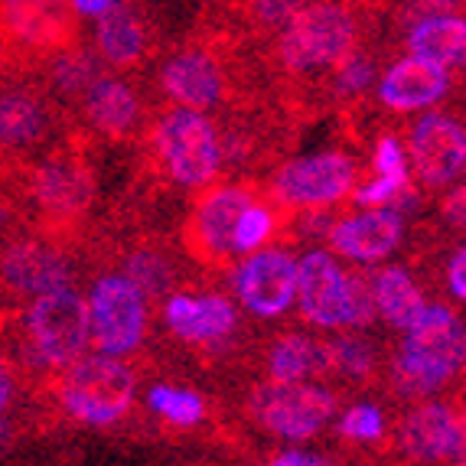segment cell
I'll return each instance as SVG.
<instances>
[{"mask_svg": "<svg viewBox=\"0 0 466 466\" xmlns=\"http://www.w3.org/2000/svg\"><path fill=\"white\" fill-rule=\"evenodd\" d=\"M401 333L404 342L395 356V385L404 395H434L463 369L466 333L451 307L424 303V310Z\"/></svg>", "mask_w": 466, "mask_h": 466, "instance_id": "cell-1", "label": "cell"}, {"mask_svg": "<svg viewBox=\"0 0 466 466\" xmlns=\"http://www.w3.org/2000/svg\"><path fill=\"white\" fill-rule=\"evenodd\" d=\"M134 381L131 366H125L117 356H82L72 359L59 381V401H63L66 414L78 424L88 428H111L131 411Z\"/></svg>", "mask_w": 466, "mask_h": 466, "instance_id": "cell-2", "label": "cell"}, {"mask_svg": "<svg viewBox=\"0 0 466 466\" xmlns=\"http://www.w3.org/2000/svg\"><path fill=\"white\" fill-rule=\"evenodd\" d=\"M352 43H356V24L350 10L333 0H319V4H303L284 24L278 53L290 72H317L350 56Z\"/></svg>", "mask_w": 466, "mask_h": 466, "instance_id": "cell-3", "label": "cell"}, {"mask_svg": "<svg viewBox=\"0 0 466 466\" xmlns=\"http://www.w3.org/2000/svg\"><path fill=\"white\" fill-rule=\"evenodd\" d=\"M154 144L160 164L167 167L179 187H209L222 170V140L202 111L177 108L164 115L154 127Z\"/></svg>", "mask_w": 466, "mask_h": 466, "instance_id": "cell-4", "label": "cell"}, {"mask_svg": "<svg viewBox=\"0 0 466 466\" xmlns=\"http://www.w3.org/2000/svg\"><path fill=\"white\" fill-rule=\"evenodd\" d=\"M26 342L39 366L66 369L88 346V307L86 297L66 288L36 294L26 310Z\"/></svg>", "mask_w": 466, "mask_h": 466, "instance_id": "cell-5", "label": "cell"}, {"mask_svg": "<svg viewBox=\"0 0 466 466\" xmlns=\"http://www.w3.org/2000/svg\"><path fill=\"white\" fill-rule=\"evenodd\" d=\"M88 307V346L105 356L125 359L147 336V297L125 274L95 280Z\"/></svg>", "mask_w": 466, "mask_h": 466, "instance_id": "cell-6", "label": "cell"}, {"mask_svg": "<svg viewBox=\"0 0 466 466\" xmlns=\"http://www.w3.org/2000/svg\"><path fill=\"white\" fill-rule=\"evenodd\" d=\"M251 414L280 441L303 443L317 437L336 414L333 391L310 381H265L251 391Z\"/></svg>", "mask_w": 466, "mask_h": 466, "instance_id": "cell-7", "label": "cell"}, {"mask_svg": "<svg viewBox=\"0 0 466 466\" xmlns=\"http://www.w3.org/2000/svg\"><path fill=\"white\" fill-rule=\"evenodd\" d=\"M356 187V160L336 150L297 157L274 177V196L294 209H323Z\"/></svg>", "mask_w": 466, "mask_h": 466, "instance_id": "cell-8", "label": "cell"}, {"mask_svg": "<svg viewBox=\"0 0 466 466\" xmlns=\"http://www.w3.org/2000/svg\"><path fill=\"white\" fill-rule=\"evenodd\" d=\"M235 297L255 317H280L294 307L297 258L278 248H255L235 268Z\"/></svg>", "mask_w": 466, "mask_h": 466, "instance_id": "cell-9", "label": "cell"}, {"mask_svg": "<svg viewBox=\"0 0 466 466\" xmlns=\"http://www.w3.org/2000/svg\"><path fill=\"white\" fill-rule=\"evenodd\" d=\"M352 274L342 271L329 251H307L297 258V307L303 319L319 329L346 327V300H350Z\"/></svg>", "mask_w": 466, "mask_h": 466, "instance_id": "cell-10", "label": "cell"}, {"mask_svg": "<svg viewBox=\"0 0 466 466\" xmlns=\"http://www.w3.org/2000/svg\"><path fill=\"white\" fill-rule=\"evenodd\" d=\"M408 160L424 187H451L466 164V131L447 115H428L411 127Z\"/></svg>", "mask_w": 466, "mask_h": 466, "instance_id": "cell-11", "label": "cell"}, {"mask_svg": "<svg viewBox=\"0 0 466 466\" xmlns=\"http://www.w3.org/2000/svg\"><path fill=\"white\" fill-rule=\"evenodd\" d=\"M404 238V212L391 206H369L356 216L339 218L329 228L336 255L350 258L356 265L385 261Z\"/></svg>", "mask_w": 466, "mask_h": 466, "instance_id": "cell-12", "label": "cell"}, {"mask_svg": "<svg viewBox=\"0 0 466 466\" xmlns=\"http://www.w3.org/2000/svg\"><path fill=\"white\" fill-rule=\"evenodd\" d=\"M401 451L411 460H424V463H460L463 460L466 434L463 420L457 418L453 408L437 401L418 404L401 424Z\"/></svg>", "mask_w": 466, "mask_h": 466, "instance_id": "cell-13", "label": "cell"}, {"mask_svg": "<svg viewBox=\"0 0 466 466\" xmlns=\"http://www.w3.org/2000/svg\"><path fill=\"white\" fill-rule=\"evenodd\" d=\"M164 319L170 333L199 346H216L238 327L235 303L222 294H170L164 303Z\"/></svg>", "mask_w": 466, "mask_h": 466, "instance_id": "cell-14", "label": "cell"}, {"mask_svg": "<svg viewBox=\"0 0 466 466\" xmlns=\"http://www.w3.org/2000/svg\"><path fill=\"white\" fill-rule=\"evenodd\" d=\"M447 92H451V69L420 56L395 63L379 82L381 105H389L391 111H428L443 101Z\"/></svg>", "mask_w": 466, "mask_h": 466, "instance_id": "cell-15", "label": "cell"}, {"mask_svg": "<svg viewBox=\"0 0 466 466\" xmlns=\"http://www.w3.org/2000/svg\"><path fill=\"white\" fill-rule=\"evenodd\" d=\"M0 278L16 294H46V290L72 284L69 261L43 241H20L10 245L0 258Z\"/></svg>", "mask_w": 466, "mask_h": 466, "instance_id": "cell-16", "label": "cell"}, {"mask_svg": "<svg viewBox=\"0 0 466 466\" xmlns=\"http://www.w3.org/2000/svg\"><path fill=\"white\" fill-rule=\"evenodd\" d=\"M160 86L183 108H216L226 95V76L209 53H179L160 72Z\"/></svg>", "mask_w": 466, "mask_h": 466, "instance_id": "cell-17", "label": "cell"}, {"mask_svg": "<svg viewBox=\"0 0 466 466\" xmlns=\"http://www.w3.org/2000/svg\"><path fill=\"white\" fill-rule=\"evenodd\" d=\"M251 202L245 187H218L199 202L193 218V241L209 258L232 255V226L238 212Z\"/></svg>", "mask_w": 466, "mask_h": 466, "instance_id": "cell-18", "label": "cell"}, {"mask_svg": "<svg viewBox=\"0 0 466 466\" xmlns=\"http://www.w3.org/2000/svg\"><path fill=\"white\" fill-rule=\"evenodd\" d=\"M4 24L30 46H59L72 33L69 0H4Z\"/></svg>", "mask_w": 466, "mask_h": 466, "instance_id": "cell-19", "label": "cell"}, {"mask_svg": "<svg viewBox=\"0 0 466 466\" xmlns=\"http://www.w3.org/2000/svg\"><path fill=\"white\" fill-rule=\"evenodd\" d=\"M86 115L101 134L108 137H125L140 115V101L134 88L121 78L95 76L86 88Z\"/></svg>", "mask_w": 466, "mask_h": 466, "instance_id": "cell-20", "label": "cell"}, {"mask_svg": "<svg viewBox=\"0 0 466 466\" xmlns=\"http://www.w3.org/2000/svg\"><path fill=\"white\" fill-rule=\"evenodd\" d=\"M36 199L53 216H78L92 202V177L76 160H49L36 173Z\"/></svg>", "mask_w": 466, "mask_h": 466, "instance_id": "cell-21", "label": "cell"}, {"mask_svg": "<svg viewBox=\"0 0 466 466\" xmlns=\"http://www.w3.org/2000/svg\"><path fill=\"white\" fill-rule=\"evenodd\" d=\"M408 46L411 56L431 59V63L451 69V66H463L466 59V24L463 16L453 14H431L411 26L408 33Z\"/></svg>", "mask_w": 466, "mask_h": 466, "instance_id": "cell-22", "label": "cell"}, {"mask_svg": "<svg viewBox=\"0 0 466 466\" xmlns=\"http://www.w3.org/2000/svg\"><path fill=\"white\" fill-rule=\"evenodd\" d=\"M375 300V317H381L385 323H391L395 329H404L424 310V294L414 284V278L404 268H381L369 284Z\"/></svg>", "mask_w": 466, "mask_h": 466, "instance_id": "cell-23", "label": "cell"}, {"mask_svg": "<svg viewBox=\"0 0 466 466\" xmlns=\"http://www.w3.org/2000/svg\"><path fill=\"white\" fill-rule=\"evenodd\" d=\"M329 369V346L313 336H280L268 352V372L278 381H307Z\"/></svg>", "mask_w": 466, "mask_h": 466, "instance_id": "cell-24", "label": "cell"}, {"mask_svg": "<svg viewBox=\"0 0 466 466\" xmlns=\"http://www.w3.org/2000/svg\"><path fill=\"white\" fill-rule=\"evenodd\" d=\"M98 20V49L111 66H131L144 56V26L125 4H111Z\"/></svg>", "mask_w": 466, "mask_h": 466, "instance_id": "cell-25", "label": "cell"}, {"mask_svg": "<svg viewBox=\"0 0 466 466\" xmlns=\"http://www.w3.org/2000/svg\"><path fill=\"white\" fill-rule=\"evenodd\" d=\"M46 134V111L20 92H0V147H30Z\"/></svg>", "mask_w": 466, "mask_h": 466, "instance_id": "cell-26", "label": "cell"}, {"mask_svg": "<svg viewBox=\"0 0 466 466\" xmlns=\"http://www.w3.org/2000/svg\"><path fill=\"white\" fill-rule=\"evenodd\" d=\"M147 404L157 418L170 420L177 428H196L206 414V401L196 391L177 389V385H154L147 391Z\"/></svg>", "mask_w": 466, "mask_h": 466, "instance_id": "cell-27", "label": "cell"}, {"mask_svg": "<svg viewBox=\"0 0 466 466\" xmlns=\"http://www.w3.org/2000/svg\"><path fill=\"white\" fill-rule=\"evenodd\" d=\"M274 235V212L268 206H258L255 199L238 212L232 226V251L248 255L255 248H265Z\"/></svg>", "mask_w": 466, "mask_h": 466, "instance_id": "cell-28", "label": "cell"}, {"mask_svg": "<svg viewBox=\"0 0 466 466\" xmlns=\"http://www.w3.org/2000/svg\"><path fill=\"white\" fill-rule=\"evenodd\" d=\"M329 369H339L346 379H369L375 372V350L362 336H342L329 346Z\"/></svg>", "mask_w": 466, "mask_h": 466, "instance_id": "cell-29", "label": "cell"}, {"mask_svg": "<svg viewBox=\"0 0 466 466\" xmlns=\"http://www.w3.org/2000/svg\"><path fill=\"white\" fill-rule=\"evenodd\" d=\"M125 278H131L144 297H160L170 288V265L154 251H137V255L127 258Z\"/></svg>", "mask_w": 466, "mask_h": 466, "instance_id": "cell-30", "label": "cell"}, {"mask_svg": "<svg viewBox=\"0 0 466 466\" xmlns=\"http://www.w3.org/2000/svg\"><path fill=\"white\" fill-rule=\"evenodd\" d=\"M339 434L359 443H372L385 434V414L375 404H352L339 418Z\"/></svg>", "mask_w": 466, "mask_h": 466, "instance_id": "cell-31", "label": "cell"}, {"mask_svg": "<svg viewBox=\"0 0 466 466\" xmlns=\"http://www.w3.org/2000/svg\"><path fill=\"white\" fill-rule=\"evenodd\" d=\"M375 170L379 177H391L398 183H408L411 177V160H408V150L398 137L385 134V137L375 144Z\"/></svg>", "mask_w": 466, "mask_h": 466, "instance_id": "cell-32", "label": "cell"}, {"mask_svg": "<svg viewBox=\"0 0 466 466\" xmlns=\"http://www.w3.org/2000/svg\"><path fill=\"white\" fill-rule=\"evenodd\" d=\"M372 82H375V66L369 63L366 56L350 53L336 63V86H339V92L359 95V92H366Z\"/></svg>", "mask_w": 466, "mask_h": 466, "instance_id": "cell-33", "label": "cell"}, {"mask_svg": "<svg viewBox=\"0 0 466 466\" xmlns=\"http://www.w3.org/2000/svg\"><path fill=\"white\" fill-rule=\"evenodd\" d=\"M375 319V300L372 290L362 278L352 274L350 280V300H346V329H366Z\"/></svg>", "mask_w": 466, "mask_h": 466, "instance_id": "cell-34", "label": "cell"}, {"mask_svg": "<svg viewBox=\"0 0 466 466\" xmlns=\"http://www.w3.org/2000/svg\"><path fill=\"white\" fill-rule=\"evenodd\" d=\"M95 76H98V72H95L88 56H63L59 66H56V82H59L66 92H86Z\"/></svg>", "mask_w": 466, "mask_h": 466, "instance_id": "cell-35", "label": "cell"}, {"mask_svg": "<svg viewBox=\"0 0 466 466\" xmlns=\"http://www.w3.org/2000/svg\"><path fill=\"white\" fill-rule=\"evenodd\" d=\"M404 189H408V183H398V179H391V177H375V179H369L366 187L356 189V202L362 209H369V206H391Z\"/></svg>", "mask_w": 466, "mask_h": 466, "instance_id": "cell-36", "label": "cell"}, {"mask_svg": "<svg viewBox=\"0 0 466 466\" xmlns=\"http://www.w3.org/2000/svg\"><path fill=\"white\" fill-rule=\"evenodd\" d=\"M300 7L303 0H251V10L265 26H284Z\"/></svg>", "mask_w": 466, "mask_h": 466, "instance_id": "cell-37", "label": "cell"}, {"mask_svg": "<svg viewBox=\"0 0 466 466\" xmlns=\"http://www.w3.org/2000/svg\"><path fill=\"white\" fill-rule=\"evenodd\" d=\"M447 288H451V294L457 297V300L466 297V251L463 248L453 251L451 265H447Z\"/></svg>", "mask_w": 466, "mask_h": 466, "instance_id": "cell-38", "label": "cell"}, {"mask_svg": "<svg viewBox=\"0 0 466 466\" xmlns=\"http://www.w3.org/2000/svg\"><path fill=\"white\" fill-rule=\"evenodd\" d=\"M327 460L319 453H303V451H284L274 457V466H323Z\"/></svg>", "mask_w": 466, "mask_h": 466, "instance_id": "cell-39", "label": "cell"}, {"mask_svg": "<svg viewBox=\"0 0 466 466\" xmlns=\"http://www.w3.org/2000/svg\"><path fill=\"white\" fill-rule=\"evenodd\" d=\"M16 395V381H14V372L7 369V362L0 359V414L7 411L10 401H14Z\"/></svg>", "mask_w": 466, "mask_h": 466, "instance_id": "cell-40", "label": "cell"}, {"mask_svg": "<svg viewBox=\"0 0 466 466\" xmlns=\"http://www.w3.org/2000/svg\"><path fill=\"white\" fill-rule=\"evenodd\" d=\"M115 0H69V7L76 10V14H82V16H98V14H105V10L111 7Z\"/></svg>", "mask_w": 466, "mask_h": 466, "instance_id": "cell-41", "label": "cell"}, {"mask_svg": "<svg viewBox=\"0 0 466 466\" xmlns=\"http://www.w3.org/2000/svg\"><path fill=\"white\" fill-rule=\"evenodd\" d=\"M447 218H453V222H463V189H453V212L447 209Z\"/></svg>", "mask_w": 466, "mask_h": 466, "instance_id": "cell-42", "label": "cell"}, {"mask_svg": "<svg viewBox=\"0 0 466 466\" xmlns=\"http://www.w3.org/2000/svg\"><path fill=\"white\" fill-rule=\"evenodd\" d=\"M7 424H0V451H7Z\"/></svg>", "mask_w": 466, "mask_h": 466, "instance_id": "cell-43", "label": "cell"}]
</instances>
